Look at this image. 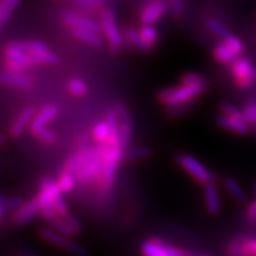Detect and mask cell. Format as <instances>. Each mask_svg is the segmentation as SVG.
I'll return each mask as SVG.
<instances>
[{
    "label": "cell",
    "mask_w": 256,
    "mask_h": 256,
    "mask_svg": "<svg viewBox=\"0 0 256 256\" xmlns=\"http://www.w3.org/2000/svg\"><path fill=\"white\" fill-rule=\"evenodd\" d=\"M36 136L40 140H42V142H43L50 144V145L55 144L56 140H57V136H55V133H52V132H51V130H48V128H44L43 130H40V132L38 133Z\"/></svg>",
    "instance_id": "40"
},
{
    "label": "cell",
    "mask_w": 256,
    "mask_h": 256,
    "mask_svg": "<svg viewBox=\"0 0 256 256\" xmlns=\"http://www.w3.org/2000/svg\"><path fill=\"white\" fill-rule=\"evenodd\" d=\"M217 124L224 130H232L234 133H238L240 136H247L250 130L249 124L243 119H236V118H229L226 115H220L216 119Z\"/></svg>",
    "instance_id": "15"
},
{
    "label": "cell",
    "mask_w": 256,
    "mask_h": 256,
    "mask_svg": "<svg viewBox=\"0 0 256 256\" xmlns=\"http://www.w3.org/2000/svg\"><path fill=\"white\" fill-rule=\"evenodd\" d=\"M52 208H54V209H55L57 215H58L60 217H62V218H64V217H66V216L69 215L68 206H66V200H63L62 196L58 197L55 202H54Z\"/></svg>",
    "instance_id": "39"
},
{
    "label": "cell",
    "mask_w": 256,
    "mask_h": 256,
    "mask_svg": "<svg viewBox=\"0 0 256 256\" xmlns=\"http://www.w3.org/2000/svg\"><path fill=\"white\" fill-rule=\"evenodd\" d=\"M40 203L38 200L37 196L32 198L31 200H28V203H25L23 206L19 209L17 212H14V223L17 226H22V224H26L30 222L38 215V212L40 214Z\"/></svg>",
    "instance_id": "10"
},
{
    "label": "cell",
    "mask_w": 256,
    "mask_h": 256,
    "mask_svg": "<svg viewBox=\"0 0 256 256\" xmlns=\"http://www.w3.org/2000/svg\"><path fill=\"white\" fill-rule=\"evenodd\" d=\"M127 156H130V158H134V159L148 158V156H152V150L148 148V147H145V146L134 147V148H132L130 152L127 153Z\"/></svg>",
    "instance_id": "36"
},
{
    "label": "cell",
    "mask_w": 256,
    "mask_h": 256,
    "mask_svg": "<svg viewBox=\"0 0 256 256\" xmlns=\"http://www.w3.org/2000/svg\"><path fill=\"white\" fill-rule=\"evenodd\" d=\"M62 190L57 182L54 180L52 178L46 177L40 182V191L37 194L38 200H40V206H52L54 202L57 198L62 196Z\"/></svg>",
    "instance_id": "9"
},
{
    "label": "cell",
    "mask_w": 256,
    "mask_h": 256,
    "mask_svg": "<svg viewBox=\"0 0 256 256\" xmlns=\"http://www.w3.org/2000/svg\"><path fill=\"white\" fill-rule=\"evenodd\" d=\"M68 88L70 92L76 96H84L88 92L87 84H86L82 80H78V78L70 80L68 83Z\"/></svg>",
    "instance_id": "33"
},
{
    "label": "cell",
    "mask_w": 256,
    "mask_h": 256,
    "mask_svg": "<svg viewBox=\"0 0 256 256\" xmlns=\"http://www.w3.org/2000/svg\"><path fill=\"white\" fill-rule=\"evenodd\" d=\"M40 236L44 241L49 242L52 246H56L57 248L62 249V250L69 252V254L75 256H89V252L83 246L72 241L66 236L60 235L54 229L42 228L40 230Z\"/></svg>",
    "instance_id": "3"
},
{
    "label": "cell",
    "mask_w": 256,
    "mask_h": 256,
    "mask_svg": "<svg viewBox=\"0 0 256 256\" xmlns=\"http://www.w3.org/2000/svg\"><path fill=\"white\" fill-rule=\"evenodd\" d=\"M140 36H142V40L150 48H153V46L158 40V31L153 28V25H144L139 31Z\"/></svg>",
    "instance_id": "29"
},
{
    "label": "cell",
    "mask_w": 256,
    "mask_h": 256,
    "mask_svg": "<svg viewBox=\"0 0 256 256\" xmlns=\"http://www.w3.org/2000/svg\"><path fill=\"white\" fill-rule=\"evenodd\" d=\"M5 144V134H2V145Z\"/></svg>",
    "instance_id": "46"
},
{
    "label": "cell",
    "mask_w": 256,
    "mask_h": 256,
    "mask_svg": "<svg viewBox=\"0 0 256 256\" xmlns=\"http://www.w3.org/2000/svg\"><path fill=\"white\" fill-rule=\"evenodd\" d=\"M214 57L217 62L223 64H232L238 58V55L224 42H220L214 48Z\"/></svg>",
    "instance_id": "21"
},
{
    "label": "cell",
    "mask_w": 256,
    "mask_h": 256,
    "mask_svg": "<svg viewBox=\"0 0 256 256\" xmlns=\"http://www.w3.org/2000/svg\"><path fill=\"white\" fill-rule=\"evenodd\" d=\"M243 119L249 126H256V104H249L243 110Z\"/></svg>",
    "instance_id": "38"
},
{
    "label": "cell",
    "mask_w": 256,
    "mask_h": 256,
    "mask_svg": "<svg viewBox=\"0 0 256 256\" xmlns=\"http://www.w3.org/2000/svg\"><path fill=\"white\" fill-rule=\"evenodd\" d=\"M4 57H5V60H8V62L18 64V66H22L25 69L30 68L31 66H34V63H32L31 60V57L28 56V54H25L20 50L14 49V48H10V46L6 48L4 51Z\"/></svg>",
    "instance_id": "19"
},
{
    "label": "cell",
    "mask_w": 256,
    "mask_h": 256,
    "mask_svg": "<svg viewBox=\"0 0 256 256\" xmlns=\"http://www.w3.org/2000/svg\"><path fill=\"white\" fill-rule=\"evenodd\" d=\"M229 256H256V238L235 240L226 249Z\"/></svg>",
    "instance_id": "12"
},
{
    "label": "cell",
    "mask_w": 256,
    "mask_h": 256,
    "mask_svg": "<svg viewBox=\"0 0 256 256\" xmlns=\"http://www.w3.org/2000/svg\"><path fill=\"white\" fill-rule=\"evenodd\" d=\"M232 74L240 89H247L256 83V68L244 57H238L232 64Z\"/></svg>",
    "instance_id": "5"
},
{
    "label": "cell",
    "mask_w": 256,
    "mask_h": 256,
    "mask_svg": "<svg viewBox=\"0 0 256 256\" xmlns=\"http://www.w3.org/2000/svg\"><path fill=\"white\" fill-rule=\"evenodd\" d=\"M170 4H171L172 12H174L176 16H180L183 14V10H184L183 0H170Z\"/></svg>",
    "instance_id": "45"
},
{
    "label": "cell",
    "mask_w": 256,
    "mask_h": 256,
    "mask_svg": "<svg viewBox=\"0 0 256 256\" xmlns=\"http://www.w3.org/2000/svg\"><path fill=\"white\" fill-rule=\"evenodd\" d=\"M104 160L101 158L100 151L98 147H95L94 156L86 162L78 172L76 174V179L81 184H88L96 178H101L104 174Z\"/></svg>",
    "instance_id": "7"
},
{
    "label": "cell",
    "mask_w": 256,
    "mask_h": 256,
    "mask_svg": "<svg viewBox=\"0 0 256 256\" xmlns=\"http://www.w3.org/2000/svg\"><path fill=\"white\" fill-rule=\"evenodd\" d=\"M49 224L52 226V229L55 230V232L60 234V235L66 236V238H72V236H75V234H74L72 228L69 226V224L66 223V220L62 218V217H55L52 220H50Z\"/></svg>",
    "instance_id": "27"
},
{
    "label": "cell",
    "mask_w": 256,
    "mask_h": 256,
    "mask_svg": "<svg viewBox=\"0 0 256 256\" xmlns=\"http://www.w3.org/2000/svg\"><path fill=\"white\" fill-rule=\"evenodd\" d=\"M176 160L200 184L208 185L212 183L215 176L194 156L188 154H177L176 156Z\"/></svg>",
    "instance_id": "4"
},
{
    "label": "cell",
    "mask_w": 256,
    "mask_h": 256,
    "mask_svg": "<svg viewBox=\"0 0 256 256\" xmlns=\"http://www.w3.org/2000/svg\"><path fill=\"white\" fill-rule=\"evenodd\" d=\"M204 197H206V210L209 211L211 215H217L220 211V200L218 190H217L215 184L210 183L206 185Z\"/></svg>",
    "instance_id": "18"
},
{
    "label": "cell",
    "mask_w": 256,
    "mask_h": 256,
    "mask_svg": "<svg viewBox=\"0 0 256 256\" xmlns=\"http://www.w3.org/2000/svg\"><path fill=\"white\" fill-rule=\"evenodd\" d=\"M31 57L32 63L34 64H57L60 62V57L56 54L44 52V54H36V55H28Z\"/></svg>",
    "instance_id": "30"
},
{
    "label": "cell",
    "mask_w": 256,
    "mask_h": 256,
    "mask_svg": "<svg viewBox=\"0 0 256 256\" xmlns=\"http://www.w3.org/2000/svg\"><path fill=\"white\" fill-rule=\"evenodd\" d=\"M206 86H197V87H186L179 86L174 88H168L159 92L158 100L168 110H174L179 106L192 102L198 95L206 90Z\"/></svg>",
    "instance_id": "1"
},
{
    "label": "cell",
    "mask_w": 256,
    "mask_h": 256,
    "mask_svg": "<svg viewBox=\"0 0 256 256\" xmlns=\"http://www.w3.org/2000/svg\"><path fill=\"white\" fill-rule=\"evenodd\" d=\"M140 252L142 256H192L184 249L176 248L156 238L142 242L140 246Z\"/></svg>",
    "instance_id": "6"
},
{
    "label": "cell",
    "mask_w": 256,
    "mask_h": 256,
    "mask_svg": "<svg viewBox=\"0 0 256 256\" xmlns=\"http://www.w3.org/2000/svg\"><path fill=\"white\" fill-rule=\"evenodd\" d=\"M63 20L66 22V24H68L70 28H72L74 30H86L96 32V34H98V31L101 30V25L90 20V19L83 18L81 16L78 14H66L63 16Z\"/></svg>",
    "instance_id": "13"
},
{
    "label": "cell",
    "mask_w": 256,
    "mask_h": 256,
    "mask_svg": "<svg viewBox=\"0 0 256 256\" xmlns=\"http://www.w3.org/2000/svg\"><path fill=\"white\" fill-rule=\"evenodd\" d=\"M4 72H8V74H22L25 70L22 66H18V64L8 62L5 60L4 62Z\"/></svg>",
    "instance_id": "43"
},
{
    "label": "cell",
    "mask_w": 256,
    "mask_h": 256,
    "mask_svg": "<svg viewBox=\"0 0 256 256\" xmlns=\"http://www.w3.org/2000/svg\"><path fill=\"white\" fill-rule=\"evenodd\" d=\"M224 188L229 191V194L235 198L236 200L240 202V203H246L248 200L247 194L243 190V188L238 183L235 178L232 177H226L224 178Z\"/></svg>",
    "instance_id": "22"
},
{
    "label": "cell",
    "mask_w": 256,
    "mask_h": 256,
    "mask_svg": "<svg viewBox=\"0 0 256 256\" xmlns=\"http://www.w3.org/2000/svg\"><path fill=\"white\" fill-rule=\"evenodd\" d=\"M0 82L2 86H11V87L28 88L32 84L30 78L25 76L24 74H8L2 72L0 76Z\"/></svg>",
    "instance_id": "20"
},
{
    "label": "cell",
    "mask_w": 256,
    "mask_h": 256,
    "mask_svg": "<svg viewBox=\"0 0 256 256\" xmlns=\"http://www.w3.org/2000/svg\"><path fill=\"white\" fill-rule=\"evenodd\" d=\"M192 106H194V101L188 102V104L179 106V107H176V108H174V110H170V115H171L172 118L179 116V115H183L190 110V108L192 107Z\"/></svg>",
    "instance_id": "42"
},
{
    "label": "cell",
    "mask_w": 256,
    "mask_h": 256,
    "mask_svg": "<svg viewBox=\"0 0 256 256\" xmlns=\"http://www.w3.org/2000/svg\"><path fill=\"white\" fill-rule=\"evenodd\" d=\"M115 112H116L118 119H119V136H120V145L122 151L126 152L128 145H130V139H132V120H130V112L122 104H118L115 106Z\"/></svg>",
    "instance_id": "8"
},
{
    "label": "cell",
    "mask_w": 256,
    "mask_h": 256,
    "mask_svg": "<svg viewBox=\"0 0 256 256\" xmlns=\"http://www.w3.org/2000/svg\"><path fill=\"white\" fill-rule=\"evenodd\" d=\"M124 40H126L130 46H134L136 49L140 51H150L152 49V48H150L145 42L142 40L139 32L133 30V28H127V30L124 31Z\"/></svg>",
    "instance_id": "23"
},
{
    "label": "cell",
    "mask_w": 256,
    "mask_h": 256,
    "mask_svg": "<svg viewBox=\"0 0 256 256\" xmlns=\"http://www.w3.org/2000/svg\"><path fill=\"white\" fill-rule=\"evenodd\" d=\"M19 0H2L0 4V25L4 26Z\"/></svg>",
    "instance_id": "31"
},
{
    "label": "cell",
    "mask_w": 256,
    "mask_h": 256,
    "mask_svg": "<svg viewBox=\"0 0 256 256\" xmlns=\"http://www.w3.org/2000/svg\"><path fill=\"white\" fill-rule=\"evenodd\" d=\"M224 43H226V46H228L238 56L241 55L243 50H244V46H243L242 42L240 40V38L234 36V34H232V36H230L226 40H224Z\"/></svg>",
    "instance_id": "37"
},
{
    "label": "cell",
    "mask_w": 256,
    "mask_h": 256,
    "mask_svg": "<svg viewBox=\"0 0 256 256\" xmlns=\"http://www.w3.org/2000/svg\"><path fill=\"white\" fill-rule=\"evenodd\" d=\"M166 12V4L162 0H156L147 5L142 14V22L144 25H153L159 20Z\"/></svg>",
    "instance_id": "14"
},
{
    "label": "cell",
    "mask_w": 256,
    "mask_h": 256,
    "mask_svg": "<svg viewBox=\"0 0 256 256\" xmlns=\"http://www.w3.org/2000/svg\"><path fill=\"white\" fill-rule=\"evenodd\" d=\"M206 26L211 32H212V34H215L217 37L222 38L223 42L228 40V38L232 34L228 28L224 26L220 22L216 20V19H210V20L206 23Z\"/></svg>",
    "instance_id": "26"
},
{
    "label": "cell",
    "mask_w": 256,
    "mask_h": 256,
    "mask_svg": "<svg viewBox=\"0 0 256 256\" xmlns=\"http://www.w3.org/2000/svg\"><path fill=\"white\" fill-rule=\"evenodd\" d=\"M34 107H26L20 112L18 115V118L12 124L11 130H10V136L12 138H19L22 134L24 133V130H26L28 124L31 126L32 120H34Z\"/></svg>",
    "instance_id": "16"
},
{
    "label": "cell",
    "mask_w": 256,
    "mask_h": 256,
    "mask_svg": "<svg viewBox=\"0 0 256 256\" xmlns=\"http://www.w3.org/2000/svg\"><path fill=\"white\" fill-rule=\"evenodd\" d=\"M76 180H78V179H76L75 174H70V172L63 171V174L60 176L57 183H58L63 194H68V192H70L74 188H75Z\"/></svg>",
    "instance_id": "28"
},
{
    "label": "cell",
    "mask_w": 256,
    "mask_h": 256,
    "mask_svg": "<svg viewBox=\"0 0 256 256\" xmlns=\"http://www.w3.org/2000/svg\"><path fill=\"white\" fill-rule=\"evenodd\" d=\"M110 130L108 124L106 122V120L98 121V122L94 126V128H92V136H94V139L98 142V145L107 142L108 138H110Z\"/></svg>",
    "instance_id": "25"
},
{
    "label": "cell",
    "mask_w": 256,
    "mask_h": 256,
    "mask_svg": "<svg viewBox=\"0 0 256 256\" xmlns=\"http://www.w3.org/2000/svg\"><path fill=\"white\" fill-rule=\"evenodd\" d=\"M0 200L4 203L6 212H10V211H16V212H17V211L25 204L24 200H22L20 197H14V198H8V200H6L4 196H2Z\"/></svg>",
    "instance_id": "34"
},
{
    "label": "cell",
    "mask_w": 256,
    "mask_h": 256,
    "mask_svg": "<svg viewBox=\"0 0 256 256\" xmlns=\"http://www.w3.org/2000/svg\"><path fill=\"white\" fill-rule=\"evenodd\" d=\"M8 46L14 48V49L23 51L28 55H36V54L49 52L50 49L46 44L37 40H28V42H12Z\"/></svg>",
    "instance_id": "17"
},
{
    "label": "cell",
    "mask_w": 256,
    "mask_h": 256,
    "mask_svg": "<svg viewBox=\"0 0 256 256\" xmlns=\"http://www.w3.org/2000/svg\"><path fill=\"white\" fill-rule=\"evenodd\" d=\"M247 218L249 220V223L252 224V226H256V200L252 202L248 206Z\"/></svg>",
    "instance_id": "44"
},
{
    "label": "cell",
    "mask_w": 256,
    "mask_h": 256,
    "mask_svg": "<svg viewBox=\"0 0 256 256\" xmlns=\"http://www.w3.org/2000/svg\"><path fill=\"white\" fill-rule=\"evenodd\" d=\"M101 28L104 31L112 55H118L124 46V40L116 25L115 14L112 10H104L101 16Z\"/></svg>",
    "instance_id": "2"
},
{
    "label": "cell",
    "mask_w": 256,
    "mask_h": 256,
    "mask_svg": "<svg viewBox=\"0 0 256 256\" xmlns=\"http://www.w3.org/2000/svg\"><path fill=\"white\" fill-rule=\"evenodd\" d=\"M182 86H186V87H197V86H206V80L202 78L200 75L194 72L184 74L180 78Z\"/></svg>",
    "instance_id": "32"
},
{
    "label": "cell",
    "mask_w": 256,
    "mask_h": 256,
    "mask_svg": "<svg viewBox=\"0 0 256 256\" xmlns=\"http://www.w3.org/2000/svg\"><path fill=\"white\" fill-rule=\"evenodd\" d=\"M57 114H58V108H57L56 106H46V107L34 118V120H32V124L30 126L31 133L36 136L40 130L46 128V124H49L50 121L55 119Z\"/></svg>",
    "instance_id": "11"
},
{
    "label": "cell",
    "mask_w": 256,
    "mask_h": 256,
    "mask_svg": "<svg viewBox=\"0 0 256 256\" xmlns=\"http://www.w3.org/2000/svg\"><path fill=\"white\" fill-rule=\"evenodd\" d=\"M64 220H66V222L69 224V226L72 228V230L74 232V234H75V235H78V234L81 232L82 226H81V223H80V220L76 218V217H74L72 215H70V214H69L68 216L64 217Z\"/></svg>",
    "instance_id": "41"
},
{
    "label": "cell",
    "mask_w": 256,
    "mask_h": 256,
    "mask_svg": "<svg viewBox=\"0 0 256 256\" xmlns=\"http://www.w3.org/2000/svg\"><path fill=\"white\" fill-rule=\"evenodd\" d=\"M72 34L78 40L86 42V43L90 44L92 46H102V38L98 34L92 31L86 30H72Z\"/></svg>",
    "instance_id": "24"
},
{
    "label": "cell",
    "mask_w": 256,
    "mask_h": 256,
    "mask_svg": "<svg viewBox=\"0 0 256 256\" xmlns=\"http://www.w3.org/2000/svg\"><path fill=\"white\" fill-rule=\"evenodd\" d=\"M220 112L223 115L229 118H236V119H243V110H240L235 106L228 104V102H223L220 104ZM244 120V119H243Z\"/></svg>",
    "instance_id": "35"
}]
</instances>
